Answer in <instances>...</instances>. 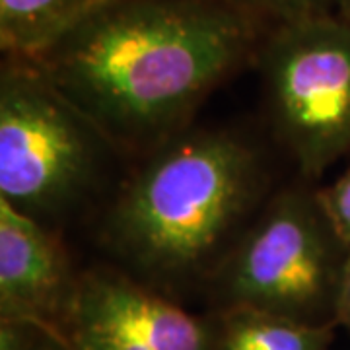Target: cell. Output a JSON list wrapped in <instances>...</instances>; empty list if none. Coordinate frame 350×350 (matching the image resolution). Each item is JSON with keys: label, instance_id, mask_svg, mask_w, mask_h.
Returning <instances> with one entry per match:
<instances>
[{"label": "cell", "instance_id": "cell-1", "mask_svg": "<svg viewBox=\"0 0 350 350\" xmlns=\"http://www.w3.org/2000/svg\"><path fill=\"white\" fill-rule=\"evenodd\" d=\"M262 29L220 0H105L29 59L123 154L191 126L200 103L255 61Z\"/></svg>", "mask_w": 350, "mask_h": 350}, {"label": "cell", "instance_id": "cell-2", "mask_svg": "<svg viewBox=\"0 0 350 350\" xmlns=\"http://www.w3.org/2000/svg\"><path fill=\"white\" fill-rule=\"evenodd\" d=\"M267 193L269 174L251 140L189 126L115 187L101 214V245L117 269L174 298L208 286Z\"/></svg>", "mask_w": 350, "mask_h": 350}, {"label": "cell", "instance_id": "cell-3", "mask_svg": "<svg viewBox=\"0 0 350 350\" xmlns=\"http://www.w3.org/2000/svg\"><path fill=\"white\" fill-rule=\"evenodd\" d=\"M123 154L29 59L0 70V200L53 228L101 197Z\"/></svg>", "mask_w": 350, "mask_h": 350}, {"label": "cell", "instance_id": "cell-4", "mask_svg": "<svg viewBox=\"0 0 350 350\" xmlns=\"http://www.w3.org/2000/svg\"><path fill=\"white\" fill-rule=\"evenodd\" d=\"M349 253L317 189H282L239 236L208 290L218 310L251 308L312 325H337L338 286Z\"/></svg>", "mask_w": 350, "mask_h": 350}, {"label": "cell", "instance_id": "cell-5", "mask_svg": "<svg viewBox=\"0 0 350 350\" xmlns=\"http://www.w3.org/2000/svg\"><path fill=\"white\" fill-rule=\"evenodd\" d=\"M276 137L315 179L350 152V22L315 16L265 31L255 53Z\"/></svg>", "mask_w": 350, "mask_h": 350}, {"label": "cell", "instance_id": "cell-6", "mask_svg": "<svg viewBox=\"0 0 350 350\" xmlns=\"http://www.w3.org/2000/svg\"><path fill=\"white\" fill-rule=\"evenodd\" d=\"M64 337L75 350H213V323L117 267L82 271Z\"/></svg>", "mask_w": 350, "mask_h": 350}, {"label": "cell", "instance_id": "cell-7", "mask_svg": "<svg viewBox=\"0 0 350 350\" xmlns=\"http://www.w3.org/2000/svg\"><path fill=\"white\" fill-rule=\"evenodd\" d=\"M78 278L59 234L0 200V321L64 335Z\"/></svg>", "mask_w": 350, "mask_h": 350}, {"label": "cell", "instance_id": "cell-8", "mask_svg": "<svg viewBox=\"0 0 350 350\" xmlns=\"http://www.w3.org/2000/svg\"><path fill=\"white\" fill-rule=\"evenodd\" d=\"M211 323L213 350H329L337 331L251 308L218 310Z\"/></svg>", "mask_w": 350, "mask_h": 350}, {"label": "cell", "instance_id": "cell-9", "mask_svg": "<svg viewBox=\"0 0 350 350\" xmlns=\"http://www.w3.org/2000/svg\"><path fill=\"white\" fill-rule=\"evenodd\" d=\"M105 0H0L4 57L36 59Z\"/></svg>", "mask_w": 350, "mask_h": 350}, {"label": "cell", "instance_id": "cell-10", "mask_svg": "<svg viewBox=\"0 0 350 350\" xmlns=\"http://www.w3.org/2000/svg\"><path fill=\"white\" fill-rule=\"evenodd\" d=\"M265 31L315 16L335 14L337 0H220Z\"/></svg>", "mask_w": 350, "mask_h": 350}, {"label": "cell", "instance_id": "cell-11", "mask_svg": "<svg viewBox=\"0 0 350 350\" xmlns=\"http://www.w3.org/2000/svg\"><path fill=\"white\" fill-rule=\"evenodd\" d=\"M0 350H75L68 338L31 323H2Z\"/></svg>", "mask_w": 350, "mask_h": 350}, {"label": "cell", "instance_id": "cell-12", "mask_svg": "<svg viewBox=\"0 0 350 350\" xmlns=\"http://www.w3.org/2000/svg\"><path fill=\"white\" fill-rule=\"evenodd\" d=\"M333 228L345 243L350 245V167L325 189H317Z\"/></svg>", "mask_w": 350, "mask_h": 350}, {"label": "cell", "instance_id": "cell-13", "mask_svg": "<svg viewBox=\"0 0 350 350\" xmlns=\"http://www.w3.org/2000/svg\"><path fill=\"white\" fill-rule=\"evenodd\" d=\"M337 327H342L350 333V253L347 257V265L342 271L340 286H338L337 298V315H335Z\"/></svg>", "mask_w": 350, "mask_h": 350}, {"label": "cell", "instance_id": "cell-14", "mask_svg": "<svg viewBox=\"0 0 350 350\" xmlns=\"http://www.w3.org/2000/svg\"><path fill=\"white\" fill-rule=\"evenodd\" d=\"M335 14L340 16L342 20L350 22V0H337L335 2Z\"/></svg>", "mask_w": 350, "mask_h": 350}]
</instances>
